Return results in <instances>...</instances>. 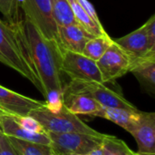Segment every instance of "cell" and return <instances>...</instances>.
Listing matches in <instances>:
<instances>
[{"mask_svg":"<svg viewBox=\"0 0 155 155\" xmlns=\"http://www.w3.org/2000/svg\"><path fill=\"white\" fill-rule=\"evenodd\" d=\"M43 88L45 106L51 111L64 108V82L61 71L63 48L54 40L45 38L27 19L13 24Z\"/></svg>","mask_w":155,"mask_h":155,"instance_id":"cell-1","label":"cell"},{"mask_svg":"<svg viewBox=\"0 0 155 155\" xmlns=\"http://www.w3.org/2000/svg\"><path fill=\"white\" fill-rule=\"evenodd\" d=\"M0 63L30 81L43 94L39 78L26 55L13 25L0 18Z\"/></svg>","mask_w":155,"mask_h":155,"instance_id":"cell-2","label":"cell"},{"mask_svg":"<svg viewBox=\"0 0 155 155\" xmlns=\"http://www.w3.org/2000/svg\"><path fill=\"white\" fill-rule=\"evenodd\" d=\"M29 115L35 118L46 133H79L91 135L103 134L91 128L77 115L68 112L64 107L58 111H51L45 105L31 111Z\"/></svg>","mask_w":155,"mask_h":155,"instance_id":"cell-3","label":"cell"},{"mask_svg":"<svg viewBox=\"0 0 155 155\" xmlns=\"http://www.w3.org/2000/svg\"><path fill=\"white\" fill-rule=\"evenodd\" d=\"M63 92L88 95L104 107L123 108L128 110L137 109L132 103L126 100L121 93L105 86L104 84L102 83L71 80L64 85Z\"/></svg>","mask_w":155,"mask_h":155,"instance_id":"cell-4","label":"cell"},{"mask_svg":"<svg viewBox=\"0 0 155 155\" xmlns=\"http://www.w3.org/2000/svg\"><path fill=\"white\" fill-rule=\"evenodd\" d=\"M47 134L54 155H86L101 146L104 136V134L102 135H91L79 133H47Z\"/></svg>","mask_w":155,"mask_h":155,"instance_id":"cell-5","label":"cell"},{"mask_svg":"<svg viewBox=\"0 0 155 155\" xmlns=\"http://www.w3.org/2000/svg\"><path fill=\"white\" fill-rule=\"evenodd\" d=\"M25 18L47 39L58 43L57 25L52 14L51 0H17ZM59 44V43H58Z\"/></svg>","mask_w":155,"mask_h":155,"instance_id":"cell-6","label":"cell"},{"mask_svg":"<svg viewBox=\"0 0 155 155\" xmlns=\"http://www.w3.org/2000/svg\"><path fill=\"white\" fill-rule=\"evenodd\" d=\"M134 59L114 41L113 45L96 61L103 84L114 82L130 73Z\"/></svg>","mask_w":155,"mask_h":155,"instance_id":"cell-7","label":"cell"},{"mask_svg":"<svg viewBox=\"0 0 155 155\" xmlns=\"http://www.w3.org/2000/svg\"><path fill=\"white\" fill-rule=\"evenodd\" d=\"M61 71L71 80L102 83V76L96 61L85 56L82 53L63 50L61 58Z\"/></svg>","mask_w":155,"mask_h":155,"instance_id":"cell-8","label":"cell"},{"mask_svg":"<svg viewBox=\"0 0 155 155\" xmlns=\"http://www.w3.org/2000/svg\"><path fill=\"white\" fill-rule=\"evenodd\" d=\"M45 102L35 100L0 85V110L12 116H26L30 112L43 107Z\"/></svg>","mask_w":155,"mask_h":155,"instance_id":"cell-9","label":"cell"},{"mask_svg":"<svg viewBox=\"0 0 155 155\" xmlns=\"http://www.w3.org/2000/svg\"><path fill=\"white\" fill-rule=\"evenodd\" d=\"M135 139L139 153L155 154V114L142 112L128 132Z\"/></svg>","mask_w":155,"mask_h":155,"instance_id":"cell-10","label":"cell"},{"mask_svg":"<svg viewBox=\"0 0 155 155\" xmlns=\"http://www.w3.org/2000/svg\"><path fill=\"white\" fill-rule=\"evenodd\" d=\"M58 43L66 51L83 53L86 43L94 37L77 23L57 27Z\"/></svg>","mask_w":155,"mask_h":155,"instance_id":"cell-11","label":"cell"},{"mask_svg":"<svg viewBox=\"0 0 155 155\" xmlns=\"http://www.w3.org/2000/svg\"><path fill=\"white\" fill-rule=\"evenodd\" d=\"M114 41L134 58L155 54V49L150 46L143 25L124 36L114 39Z\"/></svg>","mask_w":155,"mask_h":155,"instance_id":"cell-12","label":"cell"},{"mask_svg":"<svg viewBox=\"0 0 155 155\" xmlns=\"http://www.w3.org/2000/svg\"><path fill=\"white\" fill-rule=\"evenodd\" d=\"M0 129L4 134L6 136L14 137L19 140L37 143L42 144L50 145L51 141L47 133L37 134L29 132L23 127H21L11 115L1 114L0 115Z\"/></svg>","mask_w":155,"mask_h":155,"instance_id":"cell-13","label":"cell"},{"mask_svg":"<svg viewBox=\"0 0 155 155\" xmlns=\"http://www.w3.org/2000/svg\"><path fill=\"white\" fill-rule=\"evenodd\" d=\"M130 73L135 76L145 92L151 95H154L155 54L143 58H135Z\"/></svg>","mask_w":155,"mask_h":155,"instance_id":"cell-14","label":"cell"},{"mask_svg":"<svg viewBox=\"0 0 155 155\" xmlns=\"http://www.w3.org/2000/svg\"><path fill=\"white\" fill-rule=\"evenodd\" d=\"M64 107L70 113L93 116L102 108V105L88 95L63 92Z\"/></svg>","mask_w":155,"mask_h":155,"instance_id":"cell-15","label":"cell"},{"mask_svg":"<svg viewBox=\"0 0 155 155\" xmlns=\"http://www.w3.org/2000/svg\"><path fill=\"white\" fill-rule=\"evenodd\" d=\"M141 111L136 110H128L123 108H113V107H104L94 115V117H101L106 120H109L120 127L124 128L125 131L129 132L133 125L138 120Z\"/></svg>","mask_w":155,"mask_h":155,"instance_id":"cell-16","label":"cell"},{"mask_svg":"<svg viewBox=\"0 0 155 155\" xmlns=\"http://www.w3.org/2000/svg\"><path fill=\"white\" fill-rule=\"evenodd\" d=\"M113 43L114 39L107 33L94 36L86 43L82 54L94 61H97L113 45Z\"/></svg>","mask_w":155,"mask_h":155,"instance_id":"cell-17","label":"cell"},{"mask_svg":"<svg viewBox=\"0 0 155 155\" xmlns=\"http://www.w3.org/2000/svg\"><path fill=\"white\" fill-rule=\"evenodd\" d=\"M70 3L75 22L80 25L85 31H87L90 35L94 36H98L103 34H105L106 31L104 30V26L97 25L84 12V10L82 8V6L79 5V3L76 0H68Z\"/></svg>","mask_w":155,"mask_h":155,"instance_id":"cell-18","label":"cell"},{"mask_svg":"<svg viewBox=\"0 0 155 155\" xmlns=\"http://www.w3.org/2000/svg\"><path fill=\"white\" fill-rule=\"evenodd\" d=\"M18 155H54L50 145L32 143L7 136Z\"/></svg>","mask_w":155,"mask_h":155,"instance_id":"cell-19","label":"cell"},{"mask_svg":"<svg viewBox=\"0 0 155 155\" xmlns=\"http://www.w3.org/2000/svg\"><path fill=\"white\" fill-rule=\"evenodd\" d=\"M51 6L57 27L76 23L68 0H51Z\"/></svg>","mask_w":155,"mask_h":155,"instance_id":"cell-20","label":"cell"},{"mask_svg":"<svg viewBox=\"0 0 155 155\" xmlns=\"http://www.w3.org/2000/svg\"><path fill=\"white\" fill-rule=\"evenodd\" d=\"M100 148L103 155L134 154V152H133L123 140L108 134H104Z\"/></svg>","mask_w":155,"mask_h":155,"instance_id":"cell-21","label":"cell"},{"mask_svg":"<svg viewBox=\"0 0 155 155\" xmlns=\"http://www.w3.org/2000/svg\"><path fill=\"white\" fill-rule=\"evenodd\" d=\"M12 116V115H11ZM13 119L24 129L32 132V133H37V134H43L46 133L43 126L32 116L26 115V116H12Z\"/></svg>","mask_w":155,"mask_h":155,"instance_id":"cell-22","label":"cell"},{"mask_svg":"<svg viewBox=\"0 0 155 155\" xmlns=\"http://www.w3.org/2000/svg\"><path fill=\"white\" fill-rule=\"evenodd\" d=\"M17 5V0H0V13L11 25L17 21L15 15Z\"/></svg>","mask_w":155,"mask_h":155,"instance_id":"cell-23","label":"cell"},{"mask_svg":"<svg viewBox=\"0 0 155 155\" xmlns=\"http://www.w3.org/2000/svg\"><path fill=\"white\" fill-rule=\"evenodd\" d=\"M144 32L147 35L150 46L155 49V15H153L146 23L143 25Z\"/></svg>","mask_w":155,"mask_h":155,"instance_id":"cell-24","label":"cell"},{"mask_svg":"<svg viewBox=\"0 0 155 155\" xmlns=\"http://www.w3.org/2000/svg\"><path fill=\"white\" fill-rule=\"evenodd\" d=\"M78 3H79V5L82 6V8L84 10V12L87 14V15L97 25H99V26H103V25H102V23H101V21H100V19H99V16H98V15H97V13H96V11H95V9H94V5L88 1V0H76Z\"/></svg>","mask_w":155,"mask_h":155,"instance_id":"cell-25","label":"cell"},{"mask_svg":"<svg viewBox=\"0 0 155 155\" xmlns=\"http://www.w3.org/2000/svg\"><path fill=\"white\" fill-rule=\"evenodd\" d=\"M0 155H18L15 148L10 143L7 136L0 129Z\"/></svg>","mask_w":155,"mask_h":155,"instance_id":"cell-26","label":"cell"},{"mask_svg":"<svg viewBox=\"0 0 155 155\" xmlns=\"http://www.w3.org/2000/svg\"><path fill=\"white\" fill-rule=\"evenodd\" d=\"M86 155H103V153H102V150L101 148H97V149H94L93 150L92 152H90L89 153H87Z\"/></svg>","mask_w":155,"mask_h":155,"instance_id":"cell-27","label":"cell"},{"mask_svg":"<svg viewBox=\"0 0 155 155\" xmlns=\"http://www.w3.org/2000/svg\"><path fill=\"white\" fill-rule=\"evenodd\" d=\"M134 155H155V154H143V153H134Z\"/></svg>","mask_w":155,"mask_h":155,"instance_id":"cell-28","label":"cell"},{"mask_svg":"<svg viewBox=\"0 0 155 155\" xmlns=\"http://www.w3.org/2000/svg\"><path fill=\"white\" fill-rule=\"evenodd\" d=\"M1 114H5L3 111H1V110H0V115H1Z\"/></svg>","mask_w":155,"mask_h":155,"instance_id":"cell-29","label":"cell"},{"mask_svg":"<svg viewBox=\"0 0 155 155\" xmlns=\"http://www.w3.org/2000/svg\"><path fill=\"white\" fill-rule=\"evenodd\" d=\"M69 155H80V154H69Z\"/></svg>","mask_w":155,"mask_h":155,"instance_id":"cell-30","label":"cell"}]
</instances>
